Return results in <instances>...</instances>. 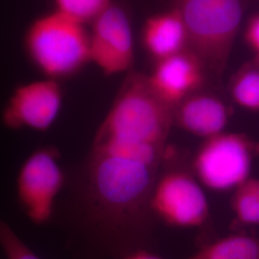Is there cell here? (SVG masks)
<instances>
[{
	"instance_id": "6da1fadb",
	"label": "cell",
	"mask_w": 259,
	"mask_h": 259,
	"mask_svg": "<svg viewBox=\"0 0 259 259\" xmlns=\"http://www.w3.org/2000/svg\"><path fill=\"white\" fill-rule=\"evenodd\" d=\"M173 125V109L152 92L147 75L128 72L83 167V214L103 236L122 241L143 224Z\"/></svg>"
},
{
	"instance_id": "7a4b0ae2",
	"label": "cell",
	"mask_w": 259,
	"mask_h": 259,
	"mask_svg": "<svg viewBox=\"0 0 259 259\" xmlns=\"http://www.w3.org/2000/svg\"><path fill=\"white\" fill-rule=\"evenodd\" d=\"M23 49L44 78L62 82L91 63L90 31L53 10L29 24L23 36Z\"/></svg>"
},
{
	"instance_id": "3957f363",
	"label": "cell",
	"mask_w": 259,
	"mask_h": 259,
	"mask_svg": "<svg viewBox=\"0 0 259 259\" xmlns=\"http://www.w3.org/2000/svg\"><path fill=\"white\" fill-rule=\"evenodd\" d=\"M185 23L188 50L208 74L220 78L232 54L243 17L242 0H170Z\"/></svg>"
},
{
	"instance_id": "277c9868",
	"label": "cell",
	"mask_w": 259,
	"mask_h": 259,
	"mask_svg": "<svg viewBox=\"0 0 259 259\" xmlns=\"http://www.w3.org/2000/svg\"><path fill=\"white\" fill-rule=\"evenodd\" d=\"M257 155L258 142L244 134L224 132L204 139L198 149L192 161L194 176L212 191H234L250 179Z\"/></svg>"
},
{
	"instance_id": "5b68a950",
	"label": "cell",
	"mask_w": 259,
	"mask_h": 259,
	"mask_svg": "<svg viewBox=\"0 0 259 259\" xmlns=\"http://www.w3.org/2000/svg\"><path fill=\"white\" fill-rule=\"evenodd\" d=\"M65 183L60 152L54 145L40 146L26 157L17 177V197L31 222L42 226L51 221Z\"/></svg>"
},
{
	"instance_id": "8992f818",
	"label": "cell",
	"mask_w": 259,
	"mask_h": 259,
	"mask_svg": "<svg viewBox=\"0 0 259 259\" xmlns=\"http://www.w3.org/2000/svg\"><path fill=\"white\" fill-rule=\"evenodd\" d=\"M150 212L173 228L195 229L209 218V203L197 178L181 168L160 171L149 198Z\"/></svg>"
},
{
	"instance_id": "52a82bcc",
	"label": "cell",
	"mask_w": 259,
	"mask_h": 259,
	"mask_svg": "<svg viewBox=\"0 0 259 259\" xmlns=\"http://www.w3.org/2000/svg\"><path fill=\"white\" fill-rule=\"evenodd\" d=\"M63 103L61 82L42 78L21 83L14 90L1 111V122L13 131L46 133L58 119Z\"/></svg>"
},
{
	"instance_id": "ba28073f",
	"label": "cell",
	"mask_w": 259,
	"mask_h": 259,
	"mask_svg": "<svg viewBox=\"0 0 259 259\" xmlns=\"http://www.w3.org/2000/svg\"><path fill=\"white\" fill-rule=\"evenodd\" d=\"M90 56L106 76L128 73L135 61V42L129 16L119 4L111 6L91 24Z\"/></svg>"
},
{
	"instance_id": "9c48e42d",
	"label": "cell",
	"mask_w": 259,
	"mask_h": 259,
	"mask_svg": "<svg viewBox=\"0 0 259 259\" xmlns=\"http://www.w3.org/2000/svg\"><path fill=\"white\" fill-rule=\"evenodd\" d=\"M207 76L204 64L186 49L156 62L147 81L157 98L174 109L190 95L202 91Z\"/></svg>"
},
{
	"instance_id": "30bf717a",
	"label": "cell",
	"mask_w": 259,
	"mask_h": 259,
	"mask_svg": "<svg viewBox=\"0 0 259 259\" xmlns=\"http://www.w3.org/2000/svg\"><path fill=\"white\" fill-rule=\"evenodd\" d=\"M232 111L220 97L203 90L173 109V123L185 132L207 139L225 132Z\"/></svg>"
},
{
	"instance_id": "8fae6325",
	"label": "cell",
	"mask_w": 259,
	"mask_h": 259,
	"mask_svg": "<svg viewBox=\"0 0 259 259\" xmlns=\"http://www.w3.org/2000/svg\"><path fill=\"white\" fill-rule=\"evenodd\" d=\"M142 44L156 62L186 50L187 32L176 10L171 8L149 17L142 29Z\"/></svg>"
},
{
	"instance_id": "7c38bea8",
	"label": "cell",
	"mask_w": 259,
	"mask_h": 259,
	"mask_svg": "<svg viewBox=\"0 0 259 259\" xmlns=\"http://www.w3.org/2000/svg\"><path fill=\"white\" fill-rule=\"evenodd\" d=\"M186 259H259V238L232 233L205 244Z\"/></svg>"
},
{
	"instance_id": "4fadbf2b",
	"label": "cell",
	"mask_w": 259,
	"mask_h": 259,
	"mask_svg": "<svg viewBox=\"0 0 259 259\" xmlns=\"http://www.w3.org/2000/svg\"><path fill=\"white\" fill-rule=\"evenodd\" d=\"M232 209L237 226L259 225V179L250 178L234 190Z\"/></svg>"
},
{
	"instance_id": "5bb4252c",
	"label": "cell",
	"mask_w": 259,
	"mask_h": 259,
	"mask_svg": "<svg viewBox=\"0 0 259 259\" xmlns=\"http://www.w3.org/2000/svg\"><path fill=\"white\" fill-rule=\"evenodd\" d=\"M230 93L241 108L259 111L258 66H247L238 71L232 79Z\"/></svg>"
},
{
	"instance_id": "9a60e30c",
	"label": "cell",
	"mask_w": 259,
	"mask_h": 259,
	"mask_svg": "<svg viewBox=\"0 0 259 259\" xmlns=\"http://www.w3.org/2000/svg\"><path fill=\"white\" fill-rule=\"evenodd\" d=\"M54 10L69 19H74L83 25L92 24L112 0H52Z\"/></svg>"
},
{
	"instance_id": "2e32d148",
	"label": "cell",
	"mask_w": 259,
	"mask_h": 259,
	"mask_svg": "<svg viewBox=\"0 0 259 259\" xmlns=\"http://www.w3.org/2000/svg\"><path fill=\"white\" fill-rule=\"evenodd\" d=\"M0 248L6 259H41L0 217Z\"/></svg>"
},
{
	"instance_id": "e0dca14e",
	"label": "cell",
	"mask_w": 259,
	"mask_h": 259,
	"mask_svg": "<svg viewBox=\"0 0 259 259\" xmlns=\"http://www.w3.org/2000/svg\"><path fill=\"white\" fill-rule=\"evenodd\" d=\"M246 39L259 60V16L250 21L246 31Z\"/></svg>"
},
{
	"instance_id": "ac0fdd59",
	"label": "cell",
	"mask_w": 259,
	"mask_h": 259,
	"mask_svg": "<svg viewBox=\"0 0 259 259\" xmlns=\"http://www.w3.org/2000/svg\"><path fill=\"white\" fill-rule=\"evenodd\" d=\"M123 259H164L145 250H134L127 253Z\"/></svg>"
}]
</instances>
